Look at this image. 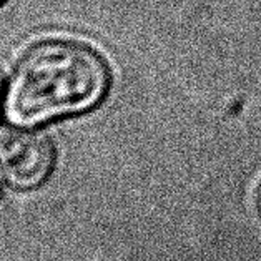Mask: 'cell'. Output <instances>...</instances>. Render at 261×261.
I'll list each match as a JSON object with an SVG mask.
<instances>
[{"mask_svg": "<svg viewBox=\"0 0 261 261\" xmlns=\"http://www.w3.org/2000/svg\"><path fill=\"white\" fill-rule=\"evenodd\" d=\"M112 85L108 63L87 43L48 39L30 47L5 90V117L18 128L92 112Z\"/></svg>", "mask_w": 261, "mask_h": 261, "instance_id": "cell-1", "label": "cell"}, {"mask_svg": "<svg viewBox=\"0 0 261 261\" xmlns=\"http://www.w3.org/2000/svg\"><path fill=\"white\" fill-rule=\"evenodd\" d=\"M55 146L47 135L18 126H0V178L17 190H35L52 175Z\"/></svg>", "mask_w": 261, "mask_h": 261, "instance_id": "cell-2", "label": "cell"}, {"mask_svg": "<svg viewBox=\"0 0 261 261\" xmlns=\"http://www.w3.org/2000/svg\"><path fill=\"white\" fill-rule=\"evenodd\" d=\"M256 208H258V215H259V218H261V185H259L258 193H256Z\"/></svg>", "mask_w": 261, "mask_h": 261, "instance_id": "cell-3", "label": "cell"}, {"mask_svg": "<svg viewBox=\"0 0 261 261\" xmlns=\"http://www.w3.org/2000/svg\"><path fill=\"white\" fill-rule=\"evenodd\" d=\"M2 92H4V80L2 75H0V103H2Z\"/></svg>", "mask_w": 261, "mask_h": 261, "instance_id": "cell-4", "label": "cell"}, {"mask_svg": "<svg viewBox=\"0 0 261 261\" xmlns=\"http://www.w3.org/2000/svg\"><path fill=\"white\" fill-rule=\"evenodd\" d=\"M4 2H5V0H0V5H2V4H4Z\"/></svg>", "mask_w": 261, "mask_h": 261, "instance_id": "cell-5", "label": "cell"}]
</instances>
